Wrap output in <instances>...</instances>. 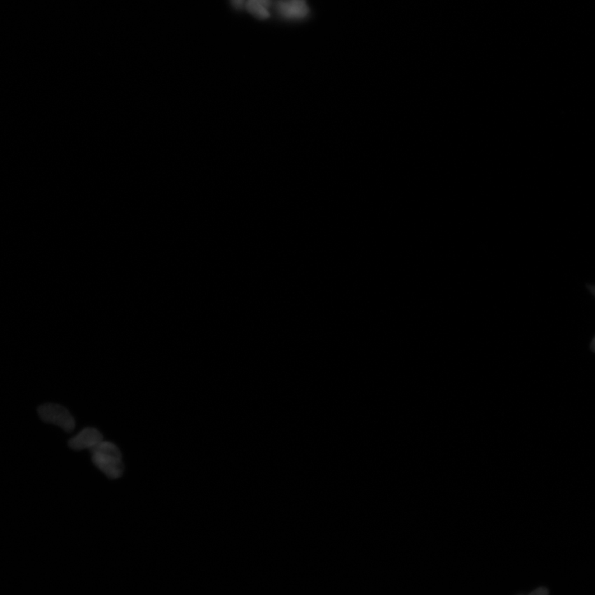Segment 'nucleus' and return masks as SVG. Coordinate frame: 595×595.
I'll list each match as a JSON object with an SVG mask.
<instances>
[{
    "instance_id": "6e6552de",
    "label": "nucleus",
    "mask_w": 595,
    "mask_h": 595,
    "mask_svg": "<svg viewBox=\"0 0 595 595\" xmlns=\"http://www.w3.org/2000/svg\"><path fill=\"white\" fill-rule=\"evenodd\" d=\"M587 287L589 290V292L591 293L595 297V285H587Z\"/></svg>"
},
{
    "instance_id": "1a4fd4ad",
    "label": "nucleus",
    "mask_w": 595,
    "mask_h": 595,
    "mask_svg": "<svg viewBox=\"0 0 595 595\" xmlns=\"http://www.w3.org/2000/svg\"><path fill=\"white\" fill-rule=\"evenodd\" d=\"M589 348L590 350H591L592 352L595 353V336L592 340L591 343H590Z\"/></svg>"
},
{
    "instance_id": "f03ea898",
    "label": "nucleus",
    "mask_w": 595,
    "mask_h": 595,
    "mask_svg": "<svg viewBox=\"0 0 595 595\" xmlns=\"http://www.w3.org/2000/svg\"><path fill=\"white\" fill-rule=\"evenodd\" d=\"M38 412L41 420L54 424L62 428L64 431L71 432L76 427L75 419L62 405L46 404L40 406Z\"/></svg>"
},
{
    "instance_id": "0eeeda50",
    "label": "nucleus",
    "mask_w": 595,
    "mask_h": 595,
    "mask_svg": "<svg viewBox=\"0 0 595 595\" xmlns=\"http://www.w3.org/2000/svg\"><path fill=\"white\" fill-rule=\"evenodd\" d=\"M528 595H549V591L545 587H540L533 590V591L530 593Z\"/></svg>"
},
{
    "instance_id": "7ed1b4c3",
    "label": "nucleus",
    "mask_w": 595,
    "mask_h": 595,
    "mask_svg": "<svg viewBox=\"0 0 595 595\" xmlns=\"http://www.w3.org/2000/svg\"><path fill=\"white\" fill-rule=\"evenodd\" d=\"M276 9L281 17L288 20H301L310 13L306 0H280Z\"/></svg>"
},
{
    "instance_id": "20e7f679",
    "label": "nucleus",
    "mask_w": 595,
    "mask_h": 595,
    "mask_svg": "<svg viewBox=\"0 0 595 595\" xmlns=\"http://www.w3.org/2000/svg\"><path fill=\"white\" fill-rule=\"evenodd\" d=\"M102 441H104L103 436L97 429L87 428L73 437L69 441V446L71 449L76 451L90 450Z\"/></svg>"
},
{
    "instance_id": "423d86ee",
    "label": "nucleus",
    "mask_w": 595,
    "mask_h": 595,
    "mask_svg": "<svg viewBox=\"0 0 595 595\" xmlns=\"http://www.w3.org/2000/svg\"><path fill=\"white\" fill-rule=\"evenodd\" d=\"M232 6L237 9H242L245 7V0H230Z\"/></svg>"
},
{
    "instance_id": "f257e3e1",
    "label": "nucleus",
    "mask_w": 595,
    "mask_h": 595,
    "mask_svg": "<svg viewBox=\"0 0 595 595\" xmlns=\"http://www.w3.org/2000/svg\"><path fill=\"white\" fill-rule=\"evenodd\" d=\"M95 467L110 479H118L123 473L122 455L116 445L102 441L90 450Z\"/></svg>"
},
{
    "instance_id": "39448f33",
    "label": "nucleus",
    "mask_w": 595,
    "mask_h": 595,
    "mask_svg": "<svg viewBox=\"0 0 595 595\" xmlns=\"http://www.w3.org/2000/svg\"><path fill=\"white\" fill-rule=\"evenodd\" d=\"M270 6V0H248L246 3L247 11L260 20H266L270 18V13L267 9Z\"/></svg>"
}]
</instances>
